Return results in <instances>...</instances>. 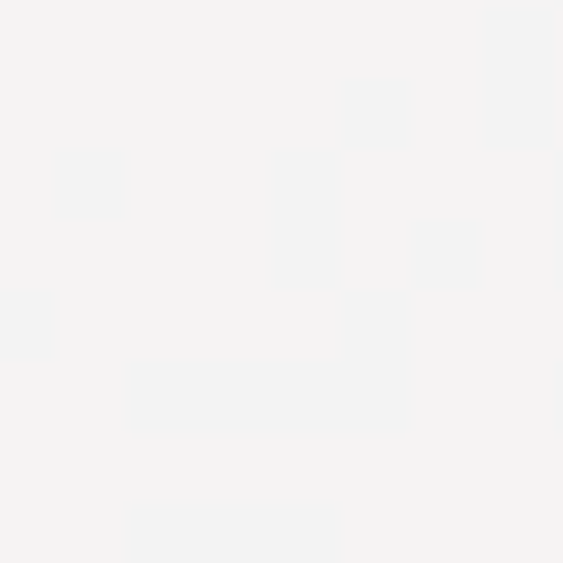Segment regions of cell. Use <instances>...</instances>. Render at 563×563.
<instances>
[{"mask_svg":"<svg viewBox=\"0 0 563 563\" xmlns=\"http://www.w3.org/2000/svg\"><path fill=\"white\" fill-rule=\"evenodd\" d=\"M132 431H405L413 378L334 352H141L114 369Z\"/></svg>","mask_w":563,"mask_h":563,"instance_id":"1","label":"cell"},{"mask_svg":"<svg viewBox=\"0 0 563 563\" xmlns=\"http://www.w3.org/2000/svg\"><path fill=\"white\" fill-rule=\"evenodd\" d=\"M123 563H334L343 519L325 501H132Z\"/></svg>","mask_w":563,"mask_h":563,"instance_id":"2","label":"cell"},{"mask_svg":"<svg viewBox=\"0 0 563 563\" xmlns=\"http://www.w3.org/2000/svg\"><path fill=\"white\" fill-rule=\"evenodd\" d=\"M563 114V26L554 0H484L475 18V141L554 150Z\"/></svg>","mask_w":563,"mask_h":563,"instance_id":"3","label":"cell"},{"mask_svg":"<svg viewBox=\"0 0 563 563\" xmlns=\"http://www.w3.org/2000/svg\"><path fill=\"white\" fill-rule=\"evenodd\" d=\"M264 282L273 290L343 282V150L334 141L264 150Z\"/></svg>","mask_w":563,"mask_h":563,"instance_id":"4","label":"cell"},{"mask_svg":"<svg viewBox=\"0 0 563 563\" xmlns=\"http://www.w3.org/2000/svg\"><path fill=\"white\" fill-rule=\"evenodd\" d=\"M325 123H334V150H405L413 141V123H422V97H413V79L405 70H352V79H334V97H325Z\"/></svg>","mask_w":563,"mask_h":563,"instance_id":"5","label":"cell"},{"mask_svg":"<svg viewBox=\"0 0 563 563\" xmlns=\"http://www.w3.org/2000/svg\"><path fill=\"white\" fill-rule=\"evenodd\" d=\"M405 290L422 299V290H475L484 273H493V238H484V220H466V211H422V220H405Z\"/></svg>","mask_w":563,"mask_h":563,"instance_id":"6","label":"cell"},{"mask_svg":"<svg viewBox=\"0 0 563 563\" xmlns=\"http://www.w3.org/2000/svg\"><path fill=\"white\" fill-rule=\"evenodd\" d=\"M44 194L62 220H114L132 202V158L114 141H62L44 158Z\"/></svg>","mask_w":563,"mask_h":563,"instance_id":"7","label":"cell"},{"mask_svg":"<svg viewBox=\"0 0 563 563\" xmlns=\"http://www.w3.org/2000/svg\"><path fill=\"white\" fill-rule=\"evenodd\" d=\"M62 343V299L44 282H0V361H44Z\"/></svg>","mask_w":563,"mask_h":563,"instance_id":"8","label":"cell"},{"mask_svg":"<svg viewBox=\"0 0 563 563\" xmlns=\"http://www.w3.org/2000/svg\"><path fill=\"white\" fill-rule=\"evenodd\" d=\"M545 264H554V282H563V150H554V229H545Z\"/></svg>","mask_w":563,"mask_h":563,"instance_id":"9","label":"cell"},{"mask_svg":"<svg viewBox=\"0 0 563 563\" xmlns=\"http://www.w3.org/2000/svg\"><path fill=\"white\" fill-rule=\"evenodd\" d=\"M545 413H554V422H563V369H554V378H545Z\"/></svg>","mask_w":563,"mask_h":563,"instance_id":"10","label":"cell"},{"mask_svg":"<svg viewBox=\"0 0 563 563\" xmlns=\"http://www.w3.org/2000/svg\"><path fill=\"white\" fill-rule=\"evenodd\" d=\"M334 563H343V554H334Z\"/></svg>","mask_w":563,"mask_h":563,"instance_id":"11","label":"cell"},{"mask_svg":"<svg viewBox=\"0 0 563 563\" xmlns=\"http://www.w3.org/2000/svg\"><path fill=\"white\" fill-rule=\"evenodd\" d=\"M554 9H563V0H554Z\"/></svg>","mask_w":563,"mask_h":563,"instance_id":"12","label":"cell"}]
</instances>
